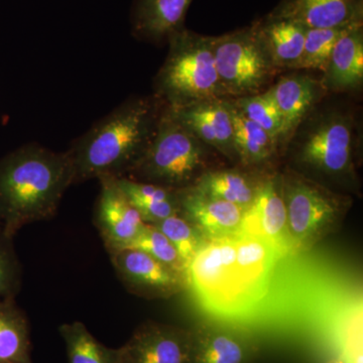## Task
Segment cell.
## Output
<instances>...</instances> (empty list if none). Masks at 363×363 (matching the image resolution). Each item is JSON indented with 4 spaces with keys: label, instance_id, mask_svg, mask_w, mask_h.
<instances>
[{
    "label": "cell",
    "instance_id": "obj_1",
    "mask_svg": "<svg viewBox=\"0 0 363 363\" xmlns=\"http://www.w3.org/2000/svg\"><path fill=\"white\" fill-rule=\"evenodd\" d=\"M74 185L68 152L28 143L0 160V227L13 238L33 222L51 219Z\"/></svg>",
    "mask_w": 363,
    "mask_h": 363
},
{
    "label": "cell",
    "instance_id": "obj_2",
    "mask_svg": "<svg viewBox=\"0 0 363 363\" xmlns=\"http://www.w3.org/2000/svg\"><path fill=\"white\" fill-rule=\"evenodd\" d=\"M159 104L147 98L128 100L74 140L67 150L73 166L74 185L128 176L156 133L164 109Z\"/></svg>",
    "mask_w": 363,
    "mask_h": 363
},
{
    "label": "cell",
    "instance_id": "obj_3",
    "mask_svg": "<svg viewBox=\"0 0 363 363\" xmlns=\"http://www.w3.org/2000/svg\"><path fill=\"white\" fill-rule=\"evenodd\" d=\"M274 257L267 242L241 231L204 240L189 269V285L208 307L236 309L262 292Z\"/></svg>",
    "mask_w": 363,
    "mask_h": 363
},
{
    "label": "cell",
    "instance_id": "obj_4",
    "mask_svg": "<svg viewBox=\"0 0 363 363\" xmlns=\"http://www.w3.org/2000/svg\"><path fill=\"white\" fill-rule=\"evenodd\" d=\"M168 42V57L156 79L157 94L167 106L179 108L223 94L211 38L182 28Z\"/></svg>",
    "mask_w": 363,
    "mask_h": 363
},
{
    "label": "cell",
    "instance_id": "obj_5",
    "mask_svg": "<svg viewBox=\"0 0 363 363\" xmlns=\"http://www.w3.org/2000/svg\"><path fill=\"white\" fill-rule=\"evenodd\" d=\"M203 143L164 107L154 138L126 178L180 191L204 172Z\"/></svg>",
    "mask_w": 363,
    "mask_h": 363
},
{
    "label": "cell",
    "instance_id": "obj_6",
    "mask_svg": "<svg viewBox=\"0 0 363 363\" xmlns=\"http://www.w3.org/2000/svg\"><path fill=\"white\" fill-rule=\"evenodd\" d=\"M281 181L293 253L309 250L340 228L350 199L293 172Z\"/></svg>",
    "mask_w": 363,
    "mask_h": 363
},
{
    "label": "cell",
    "instance_id": "obj_7",
    "mask_svg": "<svg viewBox=\"0 0 363 363\" xmlns=\"http://www.w3.org/2000/svg\"><path fill=\"white\" fill-rule=\"evenodd\" d=\"M211 42L223 94H252L271 76L274 63L260 35L259 23L211 38Z\"/></svg>",
    "mask_w": 363,
    "mask_h": 363
},
{
    "label": "cell",
    "instance_id": "obj_8",
    "mask_svg": "<svg viewBox=\"0 0 363 363\" xmlns=\"http://www.w3.org/2000/svg\"><path fill=\"white\" fill-rule=\"evenodd\" d=\"M108 253L117 277L138 297L168 298L189 285L185 276L142 250L126 247Z\"/></svg>",
    "mask_w": 363,
    "mask_h": 363
},
{
    "label": "cell",
    "instance_id": "obj_9",
    "mask_svg": "<svg viewBox=\"0 0 363 363\" xmlns=\"http://www.w3.org/2000/svg\"><path fill=\"white\" fill-rule=\"evenodd\" d=\"M193 330L145 322L118 348V363H192Z\"/></svg>",
    "mask_w": 363,
    "mask_h": 363
},
{
    "label": "cell",
    "instance_id": "obj_10",
    "mask_svg": "<svg viewBox=\"0 0 363 363\" xmlns=\"http://www.w3.org/2000/svg\"><path fill=\"white\" fill-rule=\"evenodd\" d=\"M241 233L264 240L277 257L293 253L281 178L267 179L260 184L255 201L245 212Z\"/></svg>",
    "mask_w": 363,
    "mask_h": 363
},
{
    "label": "cell",
    "instance_id": "obj_11",
    "mask_svg": "<svg viewBox=\"0 0 363 363\" xmlns=\"http://www.w3.org/2000/svg\"><path fill=\"white\" fill-rule=\"evenodd\" d=\"M352 130L343 118L329 119L308 136L300 152L306 166L327 176H344L352 169Z\"/></svg>",
    "mask_w": 363,
    "mask_h": 363
},
{
    "label": "cell",
    "instance_id": "obj_12",
    "mask_svg": "<svg viewBox=\"0 0 363 363\" xmlns=\"http://www.w3.org/2000/svg\"><path fill=\"white\" fill-rule=\"evenodd\" d=\"M94 222L107 252L128 247L142 233L145 221L111 178L99 180Z\"/></svg>",
    "mask_w": 363,
    "mask_h": 363
},
{
    "label": "cell",
    "instance_id": "obj_13",
    "mask_svg": "<svg viewBox=\"0 0 363 363\" xmlns=\"http://www.w3.org/2000/svg\"><path fill=\"white\" fill-rule=\"evenodd\" d=\"M178 199L180 214L204 240L233 235L242 228L247 211L238 205L210 197L193 187L178 191Z\"/></svg>",
    "mask_w": 363,
    "mask_h": 363
},
{
    "label": "cell",
    "instance_id": "obj_14",
    "mask_svg": "<svg viewBox=\"0 0 363 363\" xmlns=\"http://www.w3.org/2000/svg\"><path fill=\"white\" fill-rule=\"evenodd\" d=\"M363 0H281L269 16L307 28H329L362 23Z\"/></svg>",
    "mask_w": 363,
    "mask_h": 363
},
{
    "label": "cell",
    "instance_id": "obj_15",
    "mask_svg": "<svg viewBox=\"0 0 363 363\" xmlns=\"http://www.w3.org/2000/svg\"><path fill=\"white\" fill-rule=\"evenodd\" d=\"M192 363H252L257 347L242 331L207 323L193 330Z\"/></svg>",
    "mask_w": 363,
    "mask_h": 363
},
{
    "label": "cell",
    "instance_id": "obj_16",
    "mask_svg": "<svg viewBox=\"0 0 363 363\" xmlns=\"http://www.w3.org/2000/svg\"><path fill=\"white\" fill-rule=\"evenodd\" d=\"M193 0H133L131 32L149 42L168 40L184 28L186 14Z\"/></svg>",
    "mask_w": 363,
    "mask_h": 363
},
{
    "label": "cell",
    "instance_id": "obj_17",
    "mask_svg": "<svg viewBox=\"0 0 363 363\" xmlns=\"http://www.w3.org/2000/svg\"><path fill=\"white\" fill-rule=\"evenodd\" d=\"M325 73L327 84L333 89H351L362 82V23L350 26L341 35L334 45Z\"/></svg>",
    "mask_w": 363,
    "mask_h": 363
},
{
    "label": "cell",
    "instance_id": "obj_18",
    "mask_svg": "<svg viewBox=\"0 0 363 363\" xmlns=\"http://www.w3.org/2000/svg\"><path fill=\"white\" fill-rule=\"evenodd\" d=\"M117 187L138 210L145 223L155 224L180 214L178 191L133 179H114Z\"/></svg>",
    "mask_w": 363,
    "mask_h": 363
},
{
    "label": "cell",
    "instance_id": "obj_19",
    "mask_svg": "<svg viewBox=\"0 0 363 363\" xmlns=\"http://www.w3.org/2000/svg\"><path fill=\"white\" fill-rule=\"evenodd\" d=\"M269 91L281 116V138H286L314 104L316 82L305 76H293L281 79Z\"/></svg>",
    "mask_w": 363,
    "mask_h": 363
},
{
    "label": "cell",
    "instance_id": "obj_20",
    "mask_svg": "<svg viewBox=\"0 0 363 363\" xmlns=\"http://www.w3.org/2000/svg\"><path fill=\"white\" fill-rule=\"evenodd\" d=\"M259 28L274 65L295 68L304 49L307 28L296 21L269 16L259 23Z\"/></svg>",
    "mask_w": 363,
    "mask_h": 363
},
{
    "label": "cell",
    "instance_id": "obj_21",
    "mask_svg": "<svg viewBox=\"0 0 363 363\" xmlns=\"http://www.w3.org/2000/svg\"><path fill=\"white\" fill-rule=\"evenodd\" d=\"M30 326L14 298L0 300V362L33 363Z\"/></svg>",
    "mask_w": 363,
    "mask_h": 363
},
{
    "label": "cell",
    "instance_id": "obj_22",
    "mask_svg": "<svg viewBox=\"0 0 363 363\" xmlns=\"http://www.w3.org/2000/svg\"><path fill=\"white\" fill-rule=\"evenodd\" d=\"M260 184L240 172L215 171L203 173L191 187L247 211L257 197Z\"/></svg>",
    "mask_w": 363,
    "mask_h": 363
},
{
    "label": "cell",
    "instance_id": "obj_23",
    "mask_svg": "<svg viewBox=\"0 0 363 363\" xmlns=\"http://www.w3.org/2000/svg\"><path fill=\"white\" fill-rule=\"evenodd\" d=\"M228 107L233 121L236 156L245 164L269 162L276 152V140L266 130L243 116L235 104H228Z\"/></svg>",
    "mask_w": 363,
    "mask_h": 363
},
{
    "label": "cell",
    "instance_id": "obj_24",
    "mask_svg": "<svg viewBox=\"0 0 363 363\" xmlns=\"http://www.w3.org/2000/svg\"><path fill=\"white\" fill-rule=\"evenodd\" d=\"M65 342L69 363H118V348L99 342L82 322H72L59 327Z\"/></svg>",
    "mask_w": 363,
    "mask_h": 363
},
{
    "label": "cell",
    "instance_id": "obj_25",
    "mask_svg": "<svg viewBox=\"0 0 363 363\" xmlns=\"http://www.w3.org/2000/svg\"><path fill=\"white\" fill-rule=\"evenodd\" d=\"M352 26L329 28H307L302 56L294 69H315V70L326 71L334 45L340 39L341 35Z\"/></svg>",
    "mask_w": 363,
    "mask_h": 363
},
{
    "label": "cell",
    "instance_id": "obj_26",
    "mask_svg": "<svg viewBox=\"0 0 363 363\" xmlns=\"http://www.w3.org/2000/svg\"><path fill=\"white\" fill-rule=\"evenodd\" d=\"M152 225L156 226L173 243L189 276L191 264L204 241L201 234L181 214L173 215Z\"/></svg>",
    "mask_w": 363,
    "mask_h": 363
},
{
    "label": "cell",
    "instance_id": "obj_27",
    "mask_svg": "<svg viewBox=\"0 0 363 363\" xmlns=\"http://www.w3.org/2000/svg\"><path fill=\"white\" fill-rule=\"evenodd\" d=\"M128 247L135 248V250L147 253L150 257L160 260L162 264L188 279L185 266H184L176 247L156 226L145 223L142 233L138 234V238Z\"/></svg>",
    "mask_w": 363,
    "mask_h": 363
},
{
    "label": "cell",
    "instance_id": "obj_28",
    "mask_svg": "<svg viewBox=\"0 0 363 363\" xmlns=\"http://www.w3.org/2000/svg\"><path fill=\"white\" fill-rule=\"evenodd\" d=\"M235 105L243 116L266 130L277 143L279 142L281 138L283 125L281 116L269 91L264 94L240 98Z\"/></svg>",
    "mask_w": 363,
    "mask_h": 363
},
{
    "label": "cell",
    "instance_id": "obj_29",
    "mask_svg": "<svg viewBox=\"0 0 363 363\" xmlns=\"http://www.w3.org/2000/svg\"><path fill=\"white\" fill-rule=\"evenodd\" d=\"M13 240L0 230V300L14 298L21 290L23 269Z\"/></svg>",
    "mask_w": 363,
    "mask_h": 363
},
{
    "label": "cell",
    "instance_id": "obj_30",
    "mask_svg": "<svg viewBox=\"0 0 363 363\" xmlns=\"http://www.w3.org/2000/svg\"><path fill=\"white\" fill-rule=\"evenodd\" d=\"M325 363H343V362L341 359H332Z\"/></svg>",
    "mask_w": 363,
    "mask_h": 363
},
{
    "label": "cell",
    "instance_id": "obj_31",
    "mask_svg": "<svg viewBox=\"0 0 363 363\" xmlns=\"http://www.w3.org/2000/svg\"><path fill=\"white\" fill-rule=\"evenodd\" d=\"M0 230H1V227H0Z\"/></svg>",
    "mask_w": 363,
    "mask_h": 363
},
{
    "label": "cell",
    "instance_id": "obj_32",
    "mask_svg": "<svg viewBox=\"0 0 363 363\" xmlns=\"http://www.w3.org/2000/svg\"><path fill=\"white\" fill-rule=\"evenodd\" d=\"M252 363H257V362H253Z\"/></svg>",
    "mask_w": 363,
    "mask_h": 363
},
{
    "label": "cell",
    "instance_id": "obj_33",
    "mask_svg": "<svg viewBox=\"0 0 363 363\" xmlns=\"http://www.w3.org/2000/svg\"><path fill=\"white\" fill-rule=\"evenodd\" d=\"M0 363H4V362H0Z\"/></svg>",
    "mask_w": 363,
    "mask_h": 363
}]
</instances>
